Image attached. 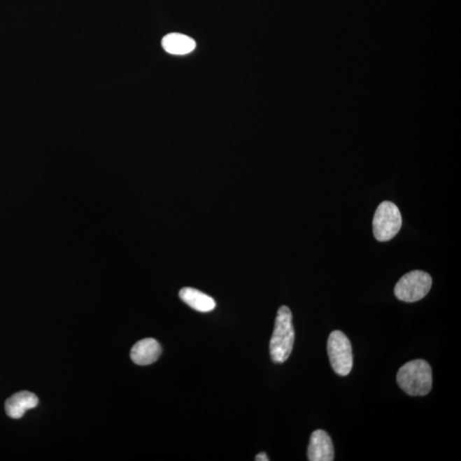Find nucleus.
<instances>
[{
    "label": "nucleus",
    "instance_id": "obj_1",
    "mask_svg": "<svg viewBox=\"0 0 461 461\" xmlns=\"http://www.w3.org/2000/svg\"><path fill=\"white\" fill-rule=\"evenodd\" d=\"M397 381L401 389L410 396H425L432 388V367L426 360H412L399 369Z\"/></svg>",
    "mask_w": 461,
    "mask_h": 461
},
{
    "label": "nucleus",
    "instance_id": "obj_2",
    "mask_svg": "<svg viewBox=\"0 0 461 461\" xmlns=\"http://www.w3.org/2000/svg\"><path fill=\"white\" fill-rule=\"evenodd\" d=\"M295 341V331L292 324V313L288 307L278 309L274 330L270 341L271 359L275 363H283L292 354Z\"/></svg>",
    "mask_w": 461,
    "mask_h": 461
},
{
    "label": "nucleus",
    "instance_id": "obj_3",
    "mask_svg": "<svg viewBox=\"0 0 461 461\" xmlns=\"http://www.w3.org/2000/svg\"><path fill=\"white\" fill-rule=\"evenodd\" d=\"M431 275L424 271L416 270L401 278L395 286V295L400 301L414 303L427 295L432 289Z\"/></svg>",
    "mask_w": 461,
    "mask_h": 461
},
{
    "label": "nucleus",
    "instance_id": "obj_4",
    "mask_svg": "<svg viewBox=\"0 0 461 461\" xmlns=\"http://www.w3.org/2000/svg\"><path fill=\"white\" fill-rule=\"evenodd\" d=\"M402 219L396 204L385 201L379 204L374 217V234L378 241L392 239L401 230Z\"/></svg>",
    "mask_w": 461,
    "mask_h": 461
},
{
    "label": "nucleus",
    "instance_id": "obj_5",
    "mask_svg": "<svg viewBox=\"0 0 461 461\" xmlns=\"http://www.w3.org/2000/svg\"><path fill=\"white\" fill-rule=\"evenodd\" d=\"M327 353L333 371L347 376L353 368V353L350 339L343 332L334 331L327 340Z\"/></svg>",
    "mask_w": 461,
    "mask_h": 461
},
{
    "label": "nucleus",
    "instance_id": "obj_6",
    "mask_svg": "<svg viewBox=\"0 0 461 461\" xmlns=\"http://www.w3.org/2000/svg\"><path fill=\"white\" fill-rule=\"evenodd\" d=\"M310 461H332L334 460V448L330 436L323 430H317L310 437L308 448Z\"/></svg>",
    "mask_w": 461,
    "mask_h": 461
},
{
    "label": "nucleus",
    "instance_id": "obj_7",
    "mask_svg": "<svg viewBox=\"0 0 461 461\" xmlns=\"http://www.w3.org/2000/svg\"><path fill=\"white\" fill-rule=\"evenodd\" d=\"M162 354V348L157 340L146 339L135 344L131 350V359L139 366L156 362Z\"/></svg>",
    "mask_w": 461,
    "mask_h": 461
},
{
    "label": "nucleus",
    "instance_id": "obj_8",
    "mask_svg": "<svg viewBox=\"0 0 461 461\" xmlns=\"http://www.w3.org/2000/svg\"><path fill=\"white\" fill-rule=\"evenodd\" d=\"M38 399L29 391H20L7 399L6 402V412L11 418H20L24 416L27 411L36 408Z\"/></svg>",
    "mask_w": 461,
    "mask_h": 461
},
{
    "label": "nucleus",
    "instance_id": "obj_9",
    "mask_svg": "<svg viewBox=\"0 0 461 461\" xmlns=\"http://www.w3.org/2000/svg\"><path fill=\"white\" fill-rule=\"evenodd\" d=\"M179 295L185 304L201 313L211 312L216 307L215 301L199 290L185 288L180 290Z\"/></svg>",
    "mask_w": 461,
    "mask_h": 461
},
{
    "label": "nucleus",
    "instance_id": "obj_10",
    "mask_svg": "<svg viewBox=\"0 0 461 461\" xmlns=\"http://www.w3.org/2000/svg\"><path fill=\"white\" fill-rule=\"evenodd\" d=\"M162 45L166 52L173 55H185L196 48V42L193 38L178 33L164 36Z\"/></svg>",
    "mask_w": 461,
    "mask_h": 461
},
{
    "label": "nucleus",
    "instance_id": "obj_11",
    "mask_svg": "<svg viewBox=\"0 0 461 461\" xmlns=\"http://www.w3.org/2000/svg\"><path fill=\"white\" fill-rule=\"evenodd\" d=\"M255 460L257 461H269V457H267L266 453L262 452L260 453L257 456H255Z\"/></svg>",
    "mask_w": 461,
    "mask_h": 461
}]
</instances>
